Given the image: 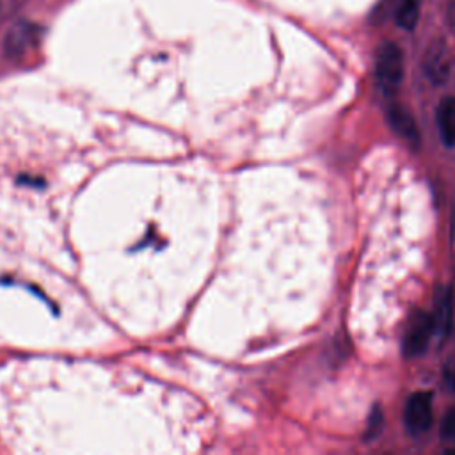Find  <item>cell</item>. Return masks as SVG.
<instances>
[{"label": "cell", "instance_id": "6da1fadb", "mask_svg": "<svg viewBox=\"0 0 455 455\" xmlns=\"http://www.w3.org/2000/svg\"><path fill=\"white\" fill-rule=\"evenodd\" d=\"M375 78L384 94H393L403 80V53L398 44L384 43L375 57Z\"/></svg>", "mask_w": 455, "mask_h": 455}, {"label": "cell", "instance_id": "7a4b0ae2", "mask_svg": "<svg viewBox=\"0 0 455 455\" xmlns=\"http://www.w3.org/2000/svg\"><path fill=\"white\" fill-rule=\"evenodd\" d=\"M432 334H434L432 316L425 311L414 313L403 334V354L409 357L421 355L428 347Z\"/></svg>", "mask_w": 455, "mask_h": 455}, {"label": "cell", "instance_id": "3957f363", "mask_svg": "<svg viewBox=\"0 0 455 455\" xmlns=\"http://www.w3.org/2000/svg\"><path fill=\"white\" fill-rule=\"evenodd\" d=\"M432 396L428 391H416L407 398L403 421L411 434H423L432 427Z\"/></svg>", "mask_w": 455, "mask_h": 455}, {"label": "cell", "instance_id": "277c9868", "mask_svg": "<svg viewBox=\"0 0 455 455\" xmlns=\"http://www.w3.org/2000/svg\"><path fill=\"white\" fill-rule=\"evenodd\" d=\"M423 69L432 84L441 85L446 82L450 75V53L441 39L432 41L427 48L423 57Z\"/></svg>", "mask_w": 455, "mask_h": 455}, {"label": "cell", "instance_id": "5b68a950", "mask_svg": "<svg viewBox=\"0 0 455 455\" xmlns=\"http://www.w3.org/2000/svg\"><path fill=\"white\" fill-rule=\"evenodd\" d=\"M37 34H39V28L36 25H30V23L14 25L5 37V52L9 55L23 53L32 43H36Z\"/></svg>", "mask_w": 455, "mask_h": 455}, {"label": "cell", "instance_id": "8992f818", "mask_svg": "<svg viewBox=\"0 0 455 455\" xmlns=\"http://www.w3.org/2000/svg\"><path fill=\"white\" fill-rule=\"evenodd\" d=\"M439 135L446 146H455V96L441 100L435 112Z\"/></svg>", "mask_w": 455, "mask_h": 455}, {"label": "cell", "instance_id": "52a82bcc", "mask_svg": "<svg viewBox=\"0 0 455 455\" xmlns=\"http://www.w3.org/2000/svg\"><path fill=\"white\" fill-rule=\"evenodd\" d=\"M387 121L393 126V130L405 140L409 142H418L419 140V133L416 128V123L412 119V116L403 108V107H391L387 110Z\"/></svg>", "mask_w": 455, "mask_h": 455}, {"label": "cell", "instance_id": "ba28073f", "mask_svg": "<svg viewBox=\"0 0 455 455\" xmlns=\"http://www.w3.org/2000/svg\"><path fill=\"white\" fill-rule=\"evenodd\" d=\"M432 322H434V332L444 334L450 329L451 323V297H450V290L443 288L437 291L435 295V304H434V315Z\"/></svg>", "mask_w": 455, "mask_h": 455}, {"label": "cell", "instance_id": "9c48e42d", "mask_svg": "<svg viewBox=\"0 0 455 455\" xmlns=\"http://www.w3.org/2000/svg\"><path fill=\"white\" fill-rule=\"evenodd\" d=\"M421 2L423 0H400V4L396 7V12H395L396 25L405 28V30H412L418 23V18H419Z\"/></svg>", "mask_w": 455, "mask_h": 455}, {"label": "cell", "instance_id": "30bf717a", "mask_svg": "<svg viewBox=\"0 0 455 455\" xmlns=\"http://www.w3.org/2000/svg\"><path fill=\"white\" fill-rule=\"evenodd\" d=\"M439 432H441L443 441L455 444V407H453V409H450V411L443 416Z\"/></svg>", "mask_w": 455, "mask_h": 455}]
</instances>
